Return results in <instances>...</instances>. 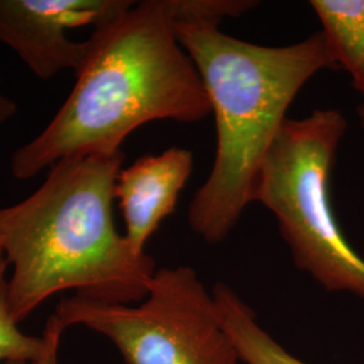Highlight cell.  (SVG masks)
<instances>
[{
    "instance_id": "obj_1",
    "label": "cell",
    "mask_w": 364,
    "mask_h": 364,
    "mask_svg": "<svg viewBox=\"0 0 364 364\" xmlns=\"http://www.w3.org/2000/svg\"><path fill=\"white\" fill-rule=\"evenodd\" d=\"M88 41L65 102L14 151L16 180L34 178L68 156L119 153L147 123L193 124L210 114L203 80L176 34L173 0L131 1L95 27Z\"/></svg>"
},
{
    "instance_id": "obj_2",
    "label": "cell",
    "mask_w": 364,
    "mask_h": 364,
    "mask_svg": "<svg viewBox=\"0 0 364 364\" xmlns=\"http://www.w3.org/2000/svg\"><path fill=\"white\" fill-rule=\"evenodd\" d=\"M124 158L122 150L60 159L34 193L0 208V251L19 324L63 291L123 305L147 296L156 262L134 251L114 219Z\"/></svg>"
},
{
    "instance_id": "obj_3",
    "label": "cell",
    "mask_w": 364,
    "mask_h": 364,
    "mask_svg": "<svg viewBox=\"0 0 364 364\" xmlns=\"http://www.w3.org/2000/svg\"><path fill=\"white\" fill-rule=\"evenodd\" d=\"M174 27L203 80L216 129L212 169L188 220L204 242L220 245L255 201L262 165L289 107L313 76L340 68L321 30L293 45L263 46L208 22L174 16Z\"/></svg>"
},
{
    "instance_id": "obj_4",
    "label": "cell",
    "mask_w": 364,
    "mask_h": 364,
    "mask_svg": "<svg viewBox=\"0 0 364 364\" xmlns=\"http://www.w3.org/2000/svg\"><path fill=\"white\" fill-rule=\"evenodd\" d=\"M347 129L338 109L287 117L262 165L255 201L273 213L299 270L328 291L364 299V259L338 225L329 188Z\"/></svg>"
},
{
    "instance_id": "obj_5",
    "label": "cell",
    "mask_w": 364,
    "mask_h": 364,
    "mask_svg": "<svg viewBox=\"0 0 364 364\" xmlns=\"http://www.w3.org/2000/svg\"><path fill=\"white\" fill-rule=\"evenodd\" d=\"M66 329L108 338L127 364H239L212 291L189 266L158 269L144 301L105 304L72 296L53 313Z\"/></svg>"
},
{
    "instance_id": "obj_6",
    "label": "cell",
    "mask_w": 364,
    "mask_h": 364,
    "mask_svg": "<svg viewBox=\"0 0 364 364\" xmlns=\"http://www.w3.org/2000/svg\"><path fill=\"white\" fill-rule=\"evenodd\" d=\"M130 0H0V43L9 46L39 80L77 72L90 41L69 31L100 26L130 6Z\"/></svg>"
},
{
    "instance_id": "obj_7",
    "label": "cell",
    "mask_w": 364,
    "mask_h": 364,
    "mask_svg": "<svg viewBox=\"0 0 364 364\" xmlns=\"http://www.w3.org/2000/svg\"><path fill=\"white\" fill-rule=\"evenodd\" d=\"M193 170V154L169 147L156 156L138 158L123 168L115 183V200L124 220V236L138 254L170 216Z\"/></svg>"
},
{
    "instance_id": "obj_8",
    "label": "cell",
    "mask_w": 364,
    "mask_h": 364,
    "mask_svg": "<svg viewBox=\"0 0 364 364\" xmlns=\"http://www.w3.org/2000/svg\"><path fill=\"white\" fill-rule=\"evenodd\" d=\"M221 324L246 364H308L277 343L257 321V316L234 290L224 284L212 289Z\"/></svg>"
},
{
    "instance_id": "obj_9",
    "label": "cell",
    "mask_w": 364,
    "mask_h": 364,
    "mask_svg": "<svg viewBox=\"0 0 364 364\" xmlns=\"http://www.w3.org/2000/svg\"><path fill=\"white\" fill-rule=\"evenodd\" d=\"M340 69L364 96V0H311Z\"/></svg>"
},
{
    "instance_id": "obj_10",
    "label": "cell",
    "mask_w": 364,
    "mask_h": 364,
    "mask_svg": "<svg viewBox=\"0 0 364 364\" xmlns=\"http://www.w3.org/2000/svg\"><path fill=\"white\" fill-rule=\"evenodd\" d=\"M10 266L0 251V364L15 360H30L41 356L49 343L43 329L42 336H31L21 329L14 318L9 291Z\"/></svg>"
},
{
    "instance_id": "obj_11",
    "label": "cell",
    "mask_w": 364,
    "mask_h": 364,
    "mask_svg": "<svg viewBox=\"0 0 364 364\" xmlns=\"http://www.w3.org/2000/svg\"><path fill=\"white\" fill-rule=\"evenodd\" d=\"M45 331L49 335V343H48L46 350L41 356L36 359H30V360H15V362H7V363L3 364H60L58 350H60V344H61L66 328L53 314L46 323Z\"/></svg>"
},
{
    "instance_id": "obj_12",
    "label": "cell",
    "mask_w": 364,
    "mask_h": 364,
    "mask_svg": "<svg viewBox=\"0 0 364 364\" xmlns=\"http://www.w3.org/2000/svg\"><path fill=\"white\" fill-rule=\"evenodd\" d=\"M16 111H18V107L15 105V102L0 90V126L15 117Z\"/></svg>"
},
{
    "instance_id": "obj_13",
    "label": "cell",
    "mask_w": 364,
    "mask_h": 364,
    "mask_svg": "<svg viewBox=\"0 0 364 364\" xmlns=\"http://www.w3.org/2000/svg\"><path fill=\"white\" fill-rule=\"evenodd\" d=\"M356 114H358V117H359L360 126L364 129V103L358 105V108H356Z\"/></svg>"
}]
</instances>
